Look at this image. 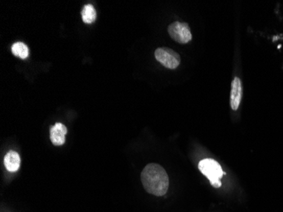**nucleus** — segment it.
Returning a JSON list of instances; mask_svg holds the SVG:
<instances>
[{"label": "nucleus", "instance_id": "1", "mask_svg": "<svg viewBox=\"0 0 283 212\" xmlns=\"http://www.w3.org/2000/svg\"><path fill=\"white\" fill-rule=\"evenodd\" d=\"M141 181L147 192L155 196H163L169 187V177L161 166L149 164L143 170Z\"/></svg>", "mask_w": 283, "mask_h": 212}, {"label": "nucleus", "instance_id": "2", "mask_svg": "<svg viewBox=\"0 0 283 212\" xmlns=\"http://www.w3.org/2000/svg\"><path fill=\"white\" fill-rule=\"evenodd\" d=\"M199 169L203 174L209 180L214 187L221 186V177L223 175L221 167L216 160L213 159H204L199 164Z\"/></svg>", "mask_w": 283, "mask_h": 212}, {"label": "nucleus", "instance_id": "3", "mask_svg": "<svg viewBox=\"0 0 283 212\" xmlns=\"http://www.w3.org/2000/svg\"><path fill=\"white\" fill-rule=\"evenodd\" d=\"M154 56L164 67L176 69L181 63V57L177 52L169 48H159L155 50Z\"/></svg>", "mask_w": 283, "mask_h": 212}, {"label": "nucleus", "instance_id": "4", "mask_svg": "<svg viewBox=\"0 0 283 212\" xmlns=\"http://www.w3.org/2000/svg\"><path fill=\"white\" fill-rule=\"evenodd\" d=\"M168 33L173 40L181 43V44L187 43L192 40V38H193L190 28L185 22L176 21V22L172 23L168 28Z\"/></svg>", "mask_w": 283, "mask_h": 212}, {"label": "nucleus", "instance_id": "5", "mask_svg": "<svg viewBox=\"0 0 283 212\" xmlns=\"http://www.w3.org/2000/svg\"><path fill=\"white\" fill-rule=\"evenodd\" d=\"M67 128L62 123H56L50 127V140L55 146H60L65 142Z\"/></svg>", "mask_w": 283, "mask_h": 212}, {"label": "nucleus", "instance_id": "6", "mask_svg": "<svg viewBox=\"0 0 283 212\" xmlns=\"http://www.w3.org/2000/svg\"><path fill=\"white\" fill-rule=\"evenodd\" d=\"M243 95V87L240 78H235L231 83V107L233 110L239 109Z\"/></svg>", "mask_w": 283, "mask_h": 212}, {"label": "nucleus", "instance_id": "7", "mask_svg": "<svg viewBox=\"0 0 283 212\" xmlns=\"http://www.w3.org/2000/svg\"><path fill=\"white\" fill-rule=\"evenodd\" d=\"M20 165V155L15 151H10L5 156V166L10 172H17Z\"/></svg>", "mask_w": 283, "mask_h": 212}, {"label": "nucleus", "instance_id": "8", "mask_svg": "<svg viewBox=\"0 0 283 212\" xmlns=\"http://www.w3.org/2000/svg\"><path fill=\"white\" fill-rule=\"evenodd\" d=\"M97 16V13L95 7L92 5H86L82 8V20L86 24H91L95 22Z\"/></svg>", "mask_w": 283, "mask_h": 212}, {"label": "nucleus", "instance_id": "9", "mask_svg": "<svg viewBox=\"0 0 283 212\" xmlns=\"http://www.w3.org/2000/svg\"><path fill=\"white\" fill-rule=\"evenodd\" d=\"M13 55L20 59H27L29 55V50L28 46L23 42H15L11 48Z\"/></svg>", "mask_w": 283, "mask_h": 212}]
</instances>
